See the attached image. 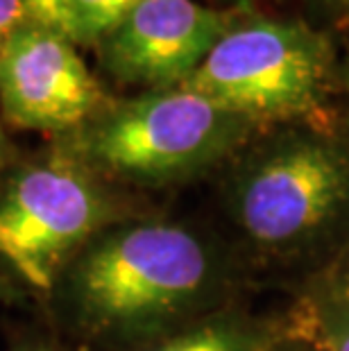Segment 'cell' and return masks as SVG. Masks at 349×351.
Wrapping results in <instances>:
<instances>
[{"label":"cell","mask_w":349,"mask_h":351,"mask_svg":"<svg viewBox=\"0 0 349 351\" xmlns=\"http://www.w3.org/2000/svg\"><path fill=\"white\" fill-rule=\"evenodd\" d=\"M211 279L213 258L193 231L147 220L86 245L66 272V297L88 335L134 340L191 313Z\"/></svg>","instance_id":"1"},{"label":"cell","mask_w":349,"mask_h":351,"mask_svg":"<svg viewBox=\"0 0 349 351\" xmlns=\"http://www.w3.org/2000/svg\"><path fill=\"white\" fill-rule=\"evenodd\" d=\"M254 123L186 88L107 104L55 145L95 175L134 184L184 182L232 152Z\"/></svg>","instance_id":"2"},{"label":"cell","mask_w":349,"mask_h":351,"mask_svg":"<svg viewBox=\"0 0 349 351\" xmlns=\"http://www.w3.org/2000/svg\"><path fill=\"white\" fill-rule=\"evenodd\" d=\"M331 75L333 48L322 32L300 21L252 19L236 21L182 88L256 125L315 114Z\"/></svg>","instance_id":"3"},{"label":"cell","mask_w":349,"mask_h":351,"mask_svg":"<svg viewBox=\"0 0 349 351\" xmlns=\"http://www.w3.org/2000/svg\"><path fill=\"white\" fill-rule=\"evenodd\" d=\"M114 213L100 175L53 145L0 182V256L32 288L50 290Z\"/></svg>","instance_id":"4"},{"label":"cell","mask_w":349,"mask_h":351,"mask_svg":"<svg viewBox=\"0 0 349 351\" xmlns=\"http://www.w3.org/2000/svg\"><path fill=\"white\" fill-rule=\"evenodd\" d=\"M349 204V156L320 136H288L250 161L234 189L239 225L256 245L309 241Z\"/></svg>","instance_id":"5"},{"label":"cell","mask_w":349,"mask_h":351,"mask_svg":"<svg viewBox=\"0 0 349 351\" xmlns=\"http://www.w3.org/2000/svg\"><path fill=\"white\" fill-rule=\"evenodd\" d=\"M109 104L69 36L25 23L0 48V107L16 130L64 136Z\"/></svg>","instance_id":"6"},{"label":"cell","mask_w":349,"mask_h":351,"mask_svg":"<svg viewBox=\"0 0 349 351\" xmlns=\"http://www.w3.org/2000/svg\"><path fill=\"white\" fill-rule=\"evenodd\" d=\"M234 23L232 12L197 0H141L98 43L100 62L123 84L177 88Z\"/></svg>","instance_id":"7"},{"label":"cell","mask_w":349,"mask_h":351,"mask_svg":"<svg viewBox=\"0 0 349 351\" xmlns=\"http://www.w3.org/2000/svg\"><path fill=\"white\" fill-rule=\"evenodd\" d=\"M141 0H66L69 39L75 46H95L105 39Z\"/></svg>","instance_id":"8"},{"label":"cell","mask_w":349,"mask_h":351,"mask_svg":"<svg viewBox=\"0 0 349 351\" xmlns=\"http://www.w3.org/2000/svg\"><path fill=\"white\" fill-rule=\"evenodd\" d=\"M261 335L236 322H206L150 351H261Z\"/></svg>","instance_id":"9"},{"label":"cell","mask_w":349,"mask_h":351,"mask_svg":"<svg viewBox=\"0 0 349 351\" xmlns=\"http://www.w3.org/2000/svg\"><path fill=\"white\" fill-rule=\"evenodd\" d=\"M322 335L329 351H349V304L331 297L322 308Z\"/></svg>","instance_id":"10"},{"label":"cell","mask_w":349,"mask_h":351,"mask_svg":"<svg viewBox=\"0 0 349 351\" xmlns=\"http://www.w3.org/2000/svg\"><path fill=\"white\" fill-rule=\"evenodd\" d=\"M29 23L57 29L69 36V7L66 0H23Z\"/></svg>","instance_id":"11"},{"label":"cell","mask_w":349,"mask_h":351,"mask_svg":"<svg viewBox=\"0 0 349 351\" xmlns=\"http://www.w3.org/2000/svg\"><path fill=\"white\" fill-rule=\"evenodd\" d=\"M25 23H29V19L23 0H0V48Z\"/></svg>","instance_id":"12"},{"label":"cell","mask_w":349,"mask_h":351,"mask_svg":"<svg viewBox=\"0 0 349 351\" xmlns=\"http://www.w3.org/2000/svg\"><path fill=\"white\" fill-rule=\"evenodd\" d=\"M16 300H21V290L14 286L7 276L0 274V304H3V302H16Z\"/></svg>","instance_id":"13"},{"label":"cell","mask_w":349,"mask_h":351,"mask_svg":"<svg viewBox=\"0 0 349 351\" xmlns=\"http://www.w3.org/2000/svg\"><path fill=\"white\" fill-rule=\"evenodd\" d=\"M315 3L320 7H324L326 12L349 19V0H315Z\"/></svg>","instance_id":"14"},{"label":"cell","mask_w":349,"mask_h":351,"mask_svg":"<svg viewBox=\"0 0 349 351\" xmlns=\"http://www.w3.org/2000/svg\"><path fill=\"white\" fill-rule=\"evenodd\" d=\"M336 300H340V302L349 304V270H347V274H345V279L340 281L338 293H336Z\"/></svg>","instance_id":"15"},{"label":"cell","mask_w":349,"mask_h":351,"mask_svg":"<svg viewBox=\"0 0 349 351\" xmlns=\"http://www.w3.org/2000/svg\"><path fill=\"white\" fill-rule=\"evenodd\" d=\"M21 351H69V349H62V347H50V345H32V347H25Z\"/></svg>","instance_id":"16"},{"label":"cell","mask_w":349,"mask_h":351,"mask_svg":"<svg viewBox=\"0 0 349 351\" xmlns=\"http://www.w3.org/2000/svg\"><path fill=\"white\" fill-rule=\"evenodd\" d=\"M3 152H5V136H3V130H0V163H3Z\"/></svg>","instance_id":"17"},{"label":"cell","mask_w":349,"mask_h":351,"mask_svg":"<svg viewBox=\"0 0 349 351\" xmlns=\"http://www.w3.org/2000/svg\"><path fill=\"white\" fill-rule=\"evenodd\" d=\"M345 84H347V91H349V57H347V64H345Z\"/></svg>","instance_id":"18"},{"label":"cell","mask_w":349,"mask_h":351,"mask_svg":"<svg viewBox=\"0 0 349 351\" xmlns=\"http://www.w3.org/2000/svg\"><path fill=\"white\" fill-rule=\"evenodd\" d=\"M234 3H250V0H234Z\"/></svg>","instance_id":"19"}]
</instances>
